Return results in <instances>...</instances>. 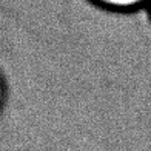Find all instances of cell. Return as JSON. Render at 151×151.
I'll return each instance as SVG.
<instances>
[{
  "mask_svg": "<svg viewBox=\"0 0 151 151\" xmlns=\"http://www.w3.org/2000/svg\"><path fill=\"white\" fill-rule=\"evenodd\" d=\"M93 8L117 16H129L145 11L151 0H85Z\"/></svg>",
  "mask_w": 151,
  "mask_h": 151,
  "instance_id": "1",
  "label": "cell"
},
{
  "mask_svg": "<svg viewBox=\"0 0 151 151\" xmlns=\"http://www.w3.org/2000/svg\"><path fill=\"white\" fill-rule=\"evenodd\" d=\"M3 100H5V83H3L2 76H0V108L3 105Z\"/></svg>",
  "mask_w": 151,
  "mask_h": 151,
  "instance_id": "2",
  "label": "cell"
},
{
  "mask_svg": "<svg viewBox=\"0 0 151 151\" xmlns=\"http://www.w3.org/2000/svg\"><path fill=\"white\" fill-rule=\"evenodd\" d=\"M145 12H147V16H148V20H150V23H151V2L148 3V6H147Z\"/></svg>",
  "mask_w": 151,
  "mask_h": 151,
  "instance_id": "3",
  "label": "cell"
}]
</instances>
